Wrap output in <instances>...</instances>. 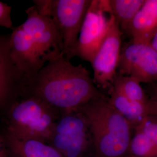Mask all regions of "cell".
I'll return each mask as SVG.
<instances>
[{"label": "cell", "mask_w": 157, "mask_h": 157, "mask_svg": "<svg viewBox=\"0 0 157 157\" xmlns=\"http://www.w3.org/2000/svg\"><path fill=\"white\" fill-rule=\"evenodd\" d=\"M24 94L33 95L61 113L77 111L90 101L105 98L87 69L73 65L63 54L40 71Z\"/></svg>", "instance_id": "obj_1"}, {"label": "cell", "mask_w": 157, "mask_h": 157, "mask_svg": "<svg viewBox=\"0 0 157 157\" xmlns=\"http://www.w3.org/2000/svg\"><path fill=\"white\" fill-rule=\"evenodd\" d=\"M27 19L10 34L11 56L21 73L26 89L40 71L63 54V46L55 24L34 6L26 10Z\"/></svg>", "instance_id": "obj_2"}, {"label": "cell", "mask_w": 157, "mask_h": 157, "mask_svg": "<svg viewBox=\"0 0 157 157\" xmlns=\"http://www.w3.org/2000/svg\"><path fill=\"white\" fill-rule=\"evenodd\" d=\"M86 118L95 157H126L133 129L107 98L90 101L78 109Z\"/></svg>", "instance_id": "obj_3"}, {"label": "cell", "mask_w": 157, "mask_h": 157, "mask_svg": "<svg viewBox=\"0 0 157 157\" xmlns=\"http://www.w3.org/2000/svg\"><path fill=\"white\" fill-rule=\"evenodd\" d=\"M60 114L38 98L24 94L0 115L1 131L47 143Z\"/></svg>", "instance_id": "obj_4"}, {"label": "cell", "mask_w": 157, "mask_h": 157, "mask_svg": "<svg viewBox=\"0 0 157 157\" xmlns=\"http://www.w3.org/2000/svg\"><path fill=\"white\" fill-rule=\"evenodd\" d=\"M47 143L63 157H95L89 124L78 110L60 114Z\"/></svg>", "instance_id": "obj_5"}, {"label": "cell", "mask_w": 157, "mask_h": 157, "mask_svg": "<svg viewBox=\"0 0 157 157\" xmlns=\"http://www.w3.org/2000/svg\"><path fill=\"white\" fill-rule=\"evenodd\" d=\"M40 13L51 17L60 36L63 54L72 58L91 0L33 1Z\"/></svg>", "instance_id": "obj_6"}, {"label": "cell", "mask_w": 157, "mask_h": 157, "mask_svg": "<svg viewBox=\"0 0 157 157\" xmlns=\"http://www.w3.org/2000/svg\"><path fill=\"white\" fill-rule=\"evenodd\" d=\"M111 19L109 0H91L72 57L92 62L107 35Z\"/></svg>", "instance_id": "obj_7"}, {"label": "cell", "mask_w": 157, "mask_h": 157, "mask_svg": "<svg viewBox=\"0 0 157 157\" xmlns=\"http://www.w3.org/2000/svg\"><path fill=\"white\" fill-rule=\"evenodd\" d=\"M121 47L122 31L112 15L111 23L107 35L91 62L94 83L102 88L106 89L113 86L117 75Z\"/></svg>", "instance_id": "obj_8"}, {"label": "cell", "mask_w": 157, "mask_h": 157, "mask_svg": "<svg viewBox=\"0 0 157 157\" xmlns=\"http://www.w3.org/2000/svg\"><path fill=\"white\" fill-rule=\"evenodd\" d=\"M118 74L136 78L140 83L157 80V51L150 44L130 41L121 50Z\"/></svg>", "instance_id": "obj_9"}, {"label": "cell", "mask_w": 157, "mask_h": 157, "mask_svg": "<svg viewBox=\"0 0 157 157\" xmlns=\"http://www.w3.org/2000/svg\"><path fill=\"white\" fill-rule=\"evenodd\" d=\"M9 34H0V115L25 94L26 85L11 56Z\"/></svg>", "instance_id": "obj_10"}, {"label": "cell", "mask_w": 157, "mask_h": 157, "mask_svg": "<svg viewBox=\"0 0 157 157\" xmlns=\"http://www.w3.org/2000/svg\"><path fill=\"white\" fill-rule=\"evenodd\" d=\"M157 30V0H145L126 32L134 43L150 44Z\"/></svg>", "instance_id": "obj_11"}, {"label": "cell", "mask_w": 157, "mask_h": 157, "mask_svg": "<svg viewBox=\"0 0 157 157\" xmlns=\"http://www.w3.org/2000/svg\"><path fill=\"white\" fill-rule=\"evenodd\" d=\"M10 157H63L54 147L44 141L23 138L1 131Z\"/></svg>", "instance_id": "obj_12"}, {"label": "cell", "mask_w": 157, "mask_h": 157, "mask_svg": "<svg viewBox=\"0 0 157 157\" xmlns=\"http://www.w3.org/2000/svg\"><path fill=\"white\" fill-rule=\"evenodd\" d=\"M107 100L129 122L133 129L140 124L147 117L151 115L150 102L144 104L132 101L113 89Z\"/></svg>", "instance_id": "obj_13"}, {"label": "cell", "mask_w": 157, "mask_h": 157, "mask_svg": "<svg viewBox=\"0 0 157 157\" xmlns=\"http://www.w3.org/2000/svg\"><path fill=\"white\" fill-rule=\"evenodd\" d=\"M145 0H109L110 12L120 28L126 32Z\"/></svg>", "instance_id": "obj_14"}, {"label": "cell", "mask_w": 157, "mask_h": 157, "mask_svg": "<svg viewBox=\"0 0 157 157\" xmlns=\"http://www.w3.org/2000/svg\"><path fill=\"white\" fill-rule=\"evenodd\" d=\"M112 89L117 90L132 101L144 104L150 102L140 83L136 78L117 74L114 80Z\"/></svg>", "instance_id": "obj_15"}, {"label": "cell", "mask_w": 157, "mask_h": 157, "mask_svg": "<svg viewBox=\"0 0 157 157\" xmlns=\"http://www.w3.org/2000/svg\"><path fill=\"white\" fill-rule=\"evenodd\" d=\"M134 129H139L143 132L157 145V116L152 115H148Z\"/></svg>", "instance_id": "obj_16"}, {"label": "cell", "mask_w": 157, "mask_h": 157, "mask_svg": "<svg viewBox=\"0 0 157 157\" xmlns=\"http://www.w3.org/2000/svg\"><path fill=\"white\" fill-rule=\"evenodd\" d=\"M11 6L0 1V27L10 29L15 28L12 22Z\"/></svg>", "instance_id": "obj_17"}, {"label": "cell", "mask_w": 157, "mask_h": 157, "mask_svg": "<svg viewBox=\"0 0 157 157\" xmlns=\"http://www.w3.org/2000/svg\"><path fill=\"white\" fill-rule=\"evenodd\" d=\"M149 100L151 108V115L157 117V84L154 86Z\"/></svg>", "instance_id": "obj_18"}, {"label": "cell", "mask_w": 157, "mask_h": 157, "mask_svg": "<svg viewBox=\"0 0 157 157\" xmlns=\"http://www.w3.org/2000/svg\"><path fill=\"white\" fill-rule=\"evenodd\" d=\"M0 157H10L6 140L1 130H0Z\"/></svg>", "instance_id": "obj_19"}, {"label": "cell", "mask_w": 157, "mask_h": 157, "mask_svg": "<svg viewBox=\"0 0 157 157\" xmlns=\"http://www.w3.org/2000/svg\"><path fill=\"white\" fill-rule=\"evenodd\" d=\"M150 44L157 51V30L152 39Z\"/></svg>", "instance_id": "obj_20"}]
</instances>
